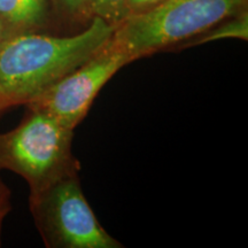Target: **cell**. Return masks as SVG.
<instances>
[{"instance_id":"8","label":"cell","mask_w":248,"mask_h":248,"mask_svg":"<svg viewBox=\"0 0 248 248\" xmlns=\"http://www.w3.org/2000/svg\"><path fill=\"white\" fill-rule=\"evenodd\" d=\"M128 0H90L92 17L98 16L117 27L126 17Z\"/></svg>"},{"instance_id":"7","label":"cell","mask_w":248,"mask_h":248,"mask_svg":"<svg viewBox=\"0 0 248 248\" xmlns=\"http://www.w3.org/2000/svg\"><path fill=\"white\" fill-rule=\"evenodd\" d=\"M248 39V13L246 11L234 15L225 20L221 21L219 23L206 30L200 35L193 37V38L186 40L182 48L191 47V46L202 45L207 43L216 42L219 39Z\"/></svg>"},{"instance_id":"4","label":"cell","mask_w":248,"mask_h":248,"mask_svg":"<svg viewBox=\"0 0 248 248\" xmlns=\"http://www.w3.org/2000/svg\"><path fill=\"white\" fill-rule=\"evenodd\" d=\"M71 172L29 194V209L47 248H123L102 228Z\"/></svg>"},{"instance_id":"9","label":"cell","mask_w":248,"mask_h":248,"mask_svg":"<svg viewBox=\"0 0 248 248\" xmlns=\"http://www.w3.org/2000/svg\"><path fill=\"white\" fill-rule=\"evenodd\" d=\"M51 9L61 16L73 21H90V0H49Z\"/></svg>"},{"instance_id":"10","label":"cell","mask_w":248,"mask_h":248,"mask_svg":"<svg viewBox=\"0 0 248 248\" xmlns=\"http://www.w3.org/2000/svg\"><path fill=\"white\" fill-rule=\"evenodd\" d=\"M12 210V193L8 186L0 178V246H1V231L2 224L6 216Z\"/></svg>"},{"instance_id":"6","label":"cell","mask_w":248,"mask_h":248,"mask_svg":"<svg viewBox=\"0 0 248 248\" xmlns=\"http://www.w3.org/2000/svg\"><path fill=\"white\" fill-rule=\"evenodd\" d=\"M51 14L49 0H0L2 36L39 32L48 26Z\"/></svg>"},{"instance_id":"1","label":"cell","mask_w":248,"mask_h":248,"mask_svg":"<svg viewBox=\"0 0 248 248\" xmlns=\"http://www.w3.org/2000/svg\"><path fill=\"white\" fill-rule=\"evenodd\" d=\"M115 26L93 16L88 27L71 36L24 32L0 43V114L26 106L53 83L104 47Z\"/></svg>"},{"instance_id":"5","label":"cell","mask_w":248,"mask_h":248,"mask_svg":"<svg viewBox=\"0 0 248 248\" xmlns=\"http://www.w3.org/2000/svg\"><path fill=\"white\" fill-rule=\"evenodd\" d=\"M130 62L131 59L109 39L97 53L28 102L26 107L43 111L64 128L75 130L88 115L101 89Z\"/></svg>"},{"instance_id":"12","label":"cell","mask_w":248,"mask_h":248,"mask_svg":"<svg viewBox=\"0 0 248 248\" xmlns=\"http://www.w3.org/2000/svg\"><path fill=\"white\" fill-rule=\"evenodd\" d=\"M2 38H4V36H2V29H1V26H0V43H1Z\"/></svg>"},{"instance_id":"11","label":"cell","mask_w":248,"mask_h":248,"mask_svg":"<svg viewBox=\"0 0 248 248\" xmlns=\"http://www.w3.org/2000/svg\"><path fill=\"white\" fill-rule=\"evenodd\" d=\"M162 1L164 0H128L126 1V17L144 13L148 9L161 4Z\"/></svg>"},{"instance_id":"3","label":"cell","mask_w":248,"mask_h":248,"mask_svg":"<svg viewBox=\"0 0 248 248\" xmlns=\"http://www.w3.org/2000/svg\"><path fill=\"white\" fill-rule=\"evenodd\" d=\"M74 130L43 111L29 109L11 131L0 133V170L26 179L30 193L71 172H79L73 154Z\"/></svg>"},{"instance_id":"2","label":"cell","mask_w":248,"mask_h":248,"mask_svg":"<svg viewBox=\"0 0 248 248\" xmlns=\"http://www.w3.org/2000/svg\"><path fill=\"white\" fill-rule=\"evenodd\" d=\"M248 0H164L123 20L110 42L131 61L193 38L247 9Z\"/></svg>"}]
</instances>
